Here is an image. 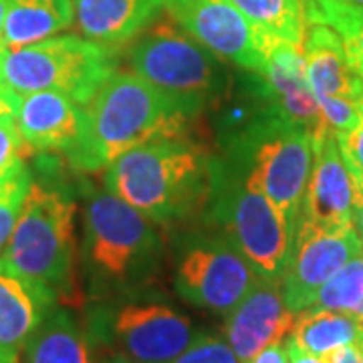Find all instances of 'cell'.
<instances>
[{
	"mask_svg": "<svg viewBox=\"0 0 363 363\" xmlns=\"http://www.w3.org/2000/svg\"><path fill=\"white\" fill-rule=\"evenodd\" d=\"M317 104H319L327 128H331L337 135L347 133L362 123L363 109L362 104L357 101H350L343 97H321L317 99Z\"/></svg>",
	"mask_w": 363,
	"mask_h": 363,
	"instance_id": "cell-28",
	"label": "cell"
},
{
	"mask_svg": "<svg viewBox=\"0 0 363 363\" xmlns=\"http://www.w3.org/2000/svg\"><path fill=\"white\" fill-rule=\"evenodd\" d=\"M295 317L285 305L281 281L259 279L247 297L226 315L224 339L240 363H248L271 343L289 337Z\"/></svg>",
	"mask_w": 363,
	"mask_h": 363,
	"instance_id": "cell-13",
	"label": "cell"
},
{
	"mask_svg": "<svg viewBox=\"0 0 363 363\" xmlns=\"http://www.w3.org/2000/svg\"><path fill=\"white\" fill-rule=\"evenodd\" d=\"M319 2H331V4H339V6L363 9V0H319Z\"/></svg>",
	"mask_w": 363,
	"mask_h": 363,
	"instance_id": "cell-36",
	"label": "cell"
},
{
	"mask_svg": "<svg viewBox=\"0 0 363 363\" xmlns=\"http://www.w3.org/2000/svg\"><path fill=\"white\" fill-rule=\"evenodd\" d=\"M2 89H4V85H2V83H0V91H2Z\"/></svg>",
	"mask_w": 363,
	"mask_h": 363,
	"instance_id": "cell-40",
	"label": "cell"
},
{
	"mask_svg": "<svg viewBox=\"0 0 363 363\" xmlns=\"http://www.w3.org/2000/svg\"><path fill=\"white\" fill-rule=\"evenodd\" d=\"M75 212L77 204L67 192L33 180L13 236L0 255L59 301L71 297L75 286Z\"/></svg>",
	"mask_w": 363,
	"mask_h": 363,
	"instance_id": "cell-4",
	"label": "cell"
},
{
	"mask_svg": "<svg viewBox=\"0 0 363 363\" xmlns=\"http://www.w3.org/2000/svg\"><path fill=\"white\" fill-rule=\"evenodd\" d=\"M355 210H353V230L359 236L363 245V184L362 186H355Z\"/></svg>",
	"mask_w": 363,
	"mask_h": 363,
	"instance_id": "cell-34",
	"label": "cell"
},
{
	"mask_svg": "<svg viewBox=\"0 0 363 363\" xmlns=\"http://www.w3.org/2000/svg\"><path fill=\"white\" fill-rule=\"evenodd\" d=\"M363 298V255L343 264L317 293L311 307L353 315Z\"/></svg>",
	"mask_w": 363,
	"mask_h": 363,
	"instance_id": "cell-24",
	"label": "cell"
},
{
	"mask_svg": "<svg viewBox=\"0 0 363 363\" xmlns=\"http://www.w3.org/2000/svg\"><path fill=\"white\" fill-rule=\"evenodd\" d=\"M307 81L317 99L343 97L362 104L363 75L347 59L343 40L331 26L309 23L303 37Z\"/></svg>",
	"mask_w": 363,
	"mask_h": 363,
	"instance_id": "cell-17",
	"label": "cell"
},
{
	"mask_svg": "<svg viewBox=\"0 0 363 363\" xmlns=\"http://www.w3.org/2000/svg\"><path fill=\"white\" fill-rule=\"evenodd\" d=\"M289 337L301 350L309 351L317 357H327L331 351L343 345H363V327L355 319V315L350 313L307 307L305 311L297 313Z\"/></svg>",
	"mask_w": 363,
	"mask_h": 363,
	"instance_id": "cell-21",
	"label": "cell"
},
{
	"mask_svg": "<svg viewBox=\"0 0 363 363\" xmlns=\"http://www.w3.org/2000/svg\"><path fill=\"white\" fill-rule=\"evenodd\" d=\"M55 305L52 291L0 259V363H23L28 339Z\"/></svg>",
	"mask_w": 363,
	"mask_h": 363,
	"instance_id": "cell-15",
	"label": "cell"
},
{
	"mask_svg": "<svg viewBox=\"0 0 363 363\" xmlns=\"http://www.w3.org/2000/svg\"><path fill=\"white\" fill-rule=\"evenodd\" d=\"M93 333H109L117 350L138 363H169L198 337L186 315L157 301L125 303L109 315H97Z\"/></svg>",
	"mask_w": 363,
	"mask_h": 363,
	"instance_id": "cell-9",
	"label": "cell"
},
{
	"mask_svg": "<svg viewBox=\"0 0 363 363\" xmlns=\"http://www.w3.org/2000/svg\"><path fill=\"white\" fill-rule=\"evenodd\" d=\"M16 125L25 150L35 154L61 152L67 157L85 135V107L57 91H37L21 97Z\"/></svg>",
	"mask_w": 363,
	"mask_h": 363,
	"instance_id": "cell-14",
	"label": "cell"
},
{
	"mask_svg": "<svg viewBox=\"0 0 363 363\" xmlns=\"http://www.w3.org/2000/svg\"><path fill=\"white\" fill-rule=\"evenodd\" d=\"M169 363H240V359L226 339L198 333V337Z\"/></svg>",
	"mask_w": 363,
	"mask_h": 363,
	"instance_id": "cell-26",
	"label": "cell"
},
{
	"mask_svg": "<svg viewBox=\"0 0 363 363\" xmlns=\"http://www.w3.org/2000/svg\"><path fill=\"white\" fill-rule=\"evenodd\" d=\"M362 109H363V97H362Z\"/></svg>",
	"mask_w": 363,
	"mask_h": 363,
	"instance_id": "cell-41",
	"label": "cell"
},
{
	"mask_svg": "<svg viewBox=\"0 0 363 363\" xmlns=\"http://www.w3.org/2000/svg\"><path fill=\"white\" fill-rule=\"evenodd\" d=\"M168 16L208 51L250 73H262L267 40L230 0H166Z\"/></svg>",
	"mask_w": 363,
	"mask_h": 363,
	"instance_id": "cell-10",
	"label": "cell"
},
{
	"mask_svg": "<svg viewBox=\"0 0 363 363\" xmlns=\"http://www.w3.org/2000/svg\"><path fill=\"white\" fill-rule=\"evenodd\" d=\"M257 28L262 39L303 45L305 4L303 0H230Z\"/></svg>",
	"mask_w": 363,
	"mask_h": 363,
	"instance_id": "cell-22",
	"label": "cell"
},
{
	"mask_svg": "<svg viewBox=\"0 0 363 363\" xmlns=\"http://www.w3.org/2000/svg\"><path fill=\"white\" fill-rule=\"evenodd\" d=\"M208 218L259 272L281 281L297 230L228 156L212 157Z\"/></svg>",
	"mask_w": 363,
	"mask_h": 363,
	"instance_id": "cell-3",
	"label": "cell"
},
{
	"mask_svg": "<svg viewBox=\"0 0 363 363\" xmlns=\"http://www.w3.org/2000/svg\"><path fill=\"white\" fill-rule=\"evenodd\" d=\"M286 341H289V363H327L325 357H317V355H313L309 351L301 350L291 337L286 339Z\"/></svg>",
	"mask_w": 363,
	"mask_h": 363,
	"instance_id": "cell-32",
	"label": "cell"
},
{
	"mask_svg": "<svg viewBox=\"0 0 363 363\" xmlns=\"http://www.w3.org/2000/svg\"><path fill=\"white\" fill-rule=\"evenodd\" d=\"M9 0H0V40H2V25H4V14H6Z\"/></svg>",
	"mask_w": 363,
	"mask_h": 363,
	"instance_id": "cell-37",
	"label": "cell"
},
{
	"mask_svg": "<svg viewBox=\"0 0 363 363\" xmlns=\"http://www.w3.org/2000/svg\"><path fill=\"white\" fill-rule=\"evenodd\" d=\"M75 25L87 39L107 47L125 45L154 25L166 0H73Z\"/></svg>",
	"mask_w": 363,
	"mask_h": 363,
	"instance_id": "cell-18",
	"label": "cell"
},
{
	"mask_svg": "<svg viewBox=\"0 0 363 363\" xmlns=\"http://www.w3.org/2000/svg\"><path fill=\"white\" fill-rule=\"evenodd\" d=\"M210 182L212 156L184 135L142 143L105 168V190L156 224L194 216L206 206Z\"/></svg>",
	"mask_w": 363,
	"mask_h": 363,
	"instance_id": "cell-1",
	"label": "cell"
},
{
	"mask_svg": "<svg viewBox=\"0 0 363 363\" xmlns=\"http://www.w3.org/2000/svg\"><path fill=\"white\" fill-rule=\"evenodd\" d=\"M18 104H21V95H16L14 91L4 87V89L0 91V117L11 116V113L16 116Z\"/></svg>",
	"mask_w": 363,
	"mask_h": 363,
	"instance_id": "cell-33",
	"label": "cell"
},
{
	"mask_svg": "<svg viewBox=\"0 0 363 363\" xmlns=\"http://www.w3.org/2000/svg\"><path fill=\"white\" fill-rule=\"evenodd\" d=\"M23 363H95L89 335L75 313L55 305L28 339Z\"/></svg>",
	"mask_w": 363,
	"mask_h": 363,
	"instance_id": "cell-19",
	"label": "cell"
},
{
	"mask_svg": "<svg viewBox=\"0 0 363 363\" xmlns=\"http://www.w3.org/2000/svg\"><path fill=\"white\" fill-rule=\"evenodd\" d=\"M30 184H33V174L26 166L14 172L13 176L0 180V255L4 252L13 236Z\"/></svg>",
	"mask_w": 363,
	"mask_h": 363,
	"instance_id": "cell-25",
	"label": "cell"
},
{
	"mask_svg": "<svg viewBox=\"0 0 363 363\" xmlns=\"http://www.w3.org/2000/svg\"><path fill=\"white\" fill-rule=\"evenodd\" d=\"M353 315H355V319H357V321H359V325L363 327V298H362V303H359V307L355 309V313H353Z\"/></svg>",
	"mask_w": 363,
	"mask_h": 363,
	"instance_id": "cell-38",
	"label": "cell"
},
{
	"mask_svg": "<svg viewBox=\"0 0 363 363\" xmlns=\"http://www.w3.org/2000/svg\"><path fill=\"white\" fill-rule=\"evenodd\" d=\"M355 198V182L341 156L337 135L323 123L313 135V168L298 222L321 230L351 228Z\"/></svg>",
	"mask_w": 363,
	"mask_h": 363,
	"instance_id": "cell-12",
	"label": "cell"
},
{
	"mask_svg": "<svg viewBox=\"0 0 363 363\" xmlns=\"http://www.w3.org/2000/svg\"><path fill=\"white\" fill-rule=\"evenodd\" d=\"M130 65L138 77L188 117L200 113L226 91V71L220 57L168 21L152 25L135 40Z\"/></svg>",
	"mask_w": 363,
	"mask_h": 363,
	"instance_id": "cell-6",
	"label": "cell"
},
{
	"mask_svg": "<svg viewBox=\"0 0 363 363\" xmlns=\"http://www.w3.org/2000/svg\"><path fill=\"white\" fill-rule=\"evenodd\" d=\"M87 128L69 156L79 172H97L142 143L184 135L190 117L135 73L116 71L85 105Z\"/></svg>",
	"mask_w": 363,
	"mask_h": 363,
	"instance_id": "cell-2",
	"label": "cell"
},
{
	"mask_svg": "<svg viewBox=\"0 0 363 363\" xmlns=\"http://www.w3.org/2000/svg\"><path fill=\"white\" fill-rule=\"evenodd\" d=\"M305 18L309 23H321L337 33L347 52L350 63L363 75V9L339 6L319 0H303Z\"/></svg>",
	"mask_w": 363,
	"mask_h": 363,
	"instance_id": "cell-23",
	"label": "cell"
},
{
	"mask_svg": "<svg viewBox=\"0 0 363 363\" xmlns=\"http://www.w3.org/2000/svg\"><path fill=\"white\" fill-rule=\"evenodd\" d=\"M4 52V45H2V40H0V55Z\"/></svg>",
	"mask_w": 363,
	"mask_h": 363,
	"instance_id": "cell-39",
	"label": "cell"
},
{
	"mask_svg": "<svg viewBox=\"0 0 363 363\" xmlns=\"http://www.w3.org/2000/svg\"><path fill=\"white\" fill-rule=\"evenodd\" d=\"M325 359L327 363H363V345L359 343L343 345L339 350L331 351Z\"/></svg>",
	"mask_w": 363,
	"mask_h": 363,
	"instance_id": "cell-31",
	"label": "cell"
},
{
	"mask_svg": "<svg viewBox=\"0 0 363 363\" xmlns=\"http://www.w3.org/2000/svg\"><path fill=\"white\" fill-rule=\"evenodd\" d=\"M262 79L267 91L283 116L315 135L323 128V116L307 81L303 45L286 40H269L264 51Z\"/></svg>",
	"mask_w": 363,
	"mask_h": 363,
	"instance_id": "cell-16",
	"label": "cell"
},
{
	"mask_svg": "<svg viewBox=\"0 0 363 363\" xmlns=\"http://www.w3.org/2000/svg\"><path fill=\"white\" fill-rule=\"evenodd\" d=\"M359 255H363V245L353 226L321 230L298 222L293 250L281 277V291L289 311L297 315L311 307L321 286Z\"/></svg>",
	"mask_w": 363,
	"mask_h": 363,
	"instance_id": "cell-11",
	"label": "cell"
},
{
	"mask_svg": "<svg viewBox=\"0 0 363 363\" xmlns=\"http://www.w3.org/2000/svg\"><path fill=\"white\" fill-rule=\"evenodd\" d=\"M337 135V133H335ZM339 150L341 156L345 160L347 168L351 172V178L355 182V186L363 184V119L357 128H353L347 133H339L337 135Z\"/></svg>",
	"mask_w": 363,
	"mask_h": 363,
	"instance_id": "cell-29",
	"label": "cell"
},
{
	"mask_svg": "<svg viewBox=\"0 0 363 363\" xmlns=\"http://www.w3.org/2000/svg\"><path fill=\"white\" fill-rule=\"evenodd\" d=\"M73 23V0H9L2 25V45L4 49H21L51 39L71 28Z\"/></svg>",
	"mask_w": 363,
	"mask_h": 363,
	"instance_id": "cell-20",
	"label": "cell"
},
{
	"mask_svg": "<svg viewBox=\"0 0 363 363\" xmlns=\"http://www.w3.org/2000/svg\"><path fill=\"white\" fill-rule=\"evenodd\" d=\"M160 247V234L142 212L109 190L91 196L83 255L99 283L128 286L154 267Z\"/></svg>",
	"mask_w": 363,
	"mask_h": 363,
	"instance_id": "cell-7",
	"label": "cell"
},
{
	"mask_svg": "<svg viewBox=\"0 0 363 363\" xmlns=\"http://www.w3.org/2000/svg\"><path fill=\"white\" fill-rule=\"evenodd\" d=\"M25 143L18 133L16 116L0 117V180L13 176L14 172L25 168Z\"/></svg>",
	"mask_w": 363,
	"mask_h": 363,
	"instance_id": "cell-27",
	"label": "cell"
},
{
	"mask_svg": "<svg viewBox=\"0 0 363 363\" xmlns=\"http://www.w3.org/2000/svg\"><path fill=\"white\" fill-rule=\"evenodd\" d=\"M116 65L113 47L77 35H55L21 49H4L0 55V83L21 97L57 91L85 107L116 73Z\"/></svg>",
	"mask_w": 363,
	"mask_h": 363,
	"instance_id": "cell-5",
	"label": "cell"
},
{
	"mask_svg": "<svg viewBox=\"0 0 363 363\" xmlns=\"http://www.w3.org/2000/svg\"><path fill=\"white\" fill-rule=\"evenodd\" d=\"M259 279L247 257L220 234L194 238L184 248L174 286L184 301L226 317Z\"/></svg>",
	"mask_w": 363,
	"mask_h": 363,
	"instance_id": "cell-8",
	"label": "cell"
},
{
	"mask_svg": "<svg viewBox=\"0 0 363 363\" xmlns=\"http://www.w3.org/2000/svg\"><path fill=\"white\" fill-rule=\"evenodd\" d=\"M95 363H138L135 359H131L130 355H125L123 351L119 350H113V351H107V353H104L99 359Z\"/></svg>",
	"mask_w": 363,
	"mask_h": 363,
	"instance_id": "cell-35",
	"label": "cell"
},
{
	"mask_svg": "<svg viewBox=\"0 0 363 363\" xmlns=\"http://www.w3.org/2000/svg\"><path fill=\"white\" fill-rule=\"evenodd\" d=\"M286 339L271 343L269 347L257 353L248 363H289V341Z\"/></svg>",
	"mask_w": 363,
	"mask_h": 363,
	"instance_id": "cell-30",
	"label": "cell"
}]
</instances>
